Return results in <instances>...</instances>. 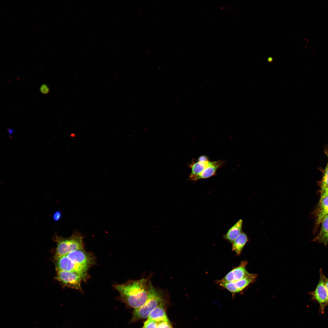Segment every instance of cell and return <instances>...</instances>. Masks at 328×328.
I'll return each instance as SVG.
<instances>
[{"label":"cell","mask_w":328,"mask_h":328,"mask_svg":"<svg viewBox=\"0 0 328 328\" xmlns=\"http://www.w3.org/2000/svg\"><path fill=\"white\" fill-rule=\"evenodd\" d=\"M67 255L75 264L87 271L95 263V257L92 253L84 249L72 251Z\"/></svg>","instance_id":"obj_5"},{"label":"cell","mask_w":328,"mask_h":328,"mask_svg":"<svg viewBox=\"0 0 328 328\" xmlns=\"http://www.w3.org/2000/svg\"><path fill=\"white\" fill-rule=\"evenodd\" d=\"M324 282L328 294V278L326 277L325 276L324 278Z\"/></svg>","instance_id":"obj_24"},{"label":"cell","mask_w":328,"mask_h":328,"mask_svg":"<svg viewBox=\"0 0 328 328\" xmlns=\"http://www.w3.org/2000/svg\"><path fill=\"white\" fill-rule=\"evenodd\" d=\"M323 193H325L326 194L328 195V188L325 190L324 191V192Z\"/></svg>","instance_id":"obj_25"},{"label":"cell","mask_w":328,"mask_h":328,"mask_svg":"<svg viewBox=\"0 0 328 328\" xmlns=\"http://www.w3.org/2000/svg\"><path fill=\"white\" fill-rule=\"evenodd\" d=\"M224 163V161L221 160L215 161H210L208 165L203 171L192 180L196 181L207 179L215 175L217 169L222 167Z\"/></svg>","instance_id":"obj_10"},{"label":"cell","mask_w":328,"mask_h":328,"mask_svg":"<svg viewBox=\"0 0 328 328\" xmlns=\"http://www.w3.org/2000/svg\"><path fill=\"white\" fill-rule=\"evenodd\" d=\"M149 278L137 280H131L115 285L121 300L127 306L136 309L142 306L146 302L149 289Z\"/></svg>","instance_id":"obj_1"},{"label":"cell","mask_w":328,"mask_h":328,"mask_svg":"<svg viewBox=\"0 0 328 328\" xmlns=\"http://www.w3.org/2000/svg\"><path fill=\"white\" fill-rule=\"evenodd\" d=\"M55 259L56 269L77 273L81 275L84 280L87 278L88 271L75 264L67 255L62 256Z\"/></svg>","instance_id":"obj_7"},{"label":"cell","mask_w":328,"mask_h":328,"mask_svg":"<svg viewBox=\"0 0 328 328\" xmlns=\"http://www.w3.org/2000/svg\"><path fill=\"white\" fill-rule=\"evenodd\" d=\"M208 158L206 155H203L200 156L198 159L197 161L201 162H205L209 161Z\"/></svg>","instance_id":"obj_22"},{"label":"cell","mask_w":328,"mask_h":328,"mask_svg":"<svg viewBox=\"0 0 328 328\" xmlns=\"http://www.w3.org/2000/svg\"><path fill=\"white\" fill-rule=\"evenodd\" d=\"M257 277L256 274H251L248 276L235 282L219 284L234 295L242 291L250 284L254 282Z\"/></svg>","instance_id":"obj_8"},{"label":"cell","mask_w":328,"mask_h":328,"mask_svg":"<svg viewBox=\"0 0 328 328\" xmlns=\"http://www.w3.org/2000/svg\"><path fill=\"white\" fill-rule=\"evenodd\" d=\"M247 262L242 261L237 267L234 268L223 278L218 281L219 283L235 282L246 277L250 275L245 267Z\"/></svg>","instance_id":"obj_9"},{"label":"cell","mask_w":328,"mask_h":328,"mask_svg":"<svg viewBox=\"0 0 328 328\" xmlns=\"http://www.w3.org/2000/svg\"><path fill=\"white\" fill-rule=\"evenodd\" d=\"M39 90L42 94L45 95L47 94L50 91V89L48 86L45 84L41 85Z\"/></svg>","instance_id":"obj_20"},{"label":"cell","mask_w":328,"mask_h":328,"mask_svg":"<svg viewBox=\"0 0 328 328\" xmlns=\"http://www.w3.org/2000/svg\"><path fill=\"white\" fill-rule=\"evenodd\" d=\"M321 224L319 231L313 241L326 246L328 243V216L323 220Z\"/></svg>","instance_id":"obj_14"},{"label":"cell","mask_w":328,"mask_h":328,"mask_svg":"<svg viewBox=\"0 0 328 328\" xmlns=\"http://www.w3.org/2000/svg\"><path fill=\"white\" fill-rule=\"evenodd\" d=\"M243 220L240 219L233 225L224 235V238L232 243L242 232Z\"/></svg>","instance_id":"obj_12"},{"label":"cell","mask_w":328,"mask_h":328,"mask_svg":"<svg viewBox=\"0 0 328 328\" xmlns=\"http://www.w3.org/2000/svg\"><path fill=\"white\" fill-rule=\"evenodd\" d=\"M165 292L154 287L151 282L147 300L141 307L134 309L132 320L136 321L148 318L150 313L161 304L166 302Z\"/></svg>","instance_id":"obj_2"},{"label":"cell","mask_w":328,"mask_h":328,"mask_svg":"<svg viewBox=\"0 0 328 328\" xmlns=\"http://www.w3.org/2000/svg\"><path fill=\"white\" fill-rule=\"evenodd\" d=\"M157 328H172L170 322L165 321L157 322Z\"/></svg>","instance_id":"obj_19"},{"label":"cell","mask_w":328,"mask_h":328,"mask_svg":"<svg viewBox=\"0 0 328 328\" xmlns=\"http://www.w3.org/2000/svg\"><path fill=\"white\" fill-rule=\"evenodd\" d=\"M165 303L164 302L161 304L155 309L150 313L148 318L157 322L162 321L170 322L165 309Z\"/></svg>","instance_id":"obj_13"},{"label":"cell","mask_w":328,"mask_h":328,"mask_svg":"<svg viewBox=\"0 0 328 328\" xmlns=\"http://www.w3.org/2000/svg\"><path fill=\"white\" fill-rule=\"evenodd\" d=\"M328 188V163L324 171L321 184V194Z\"/></svg>","instance_id":"obj_17"},{"label":"cell","mask_w":328,"mask_h":328,"mask_svg":"<svg viewBox=\"0 0 328 328\" xmlns=\"http://www.w3.org/2000/svg\"><path fill=\"white\" fill-rule=\"evenodd\" d=\"M56 270V279L63 285L78 290H81V283L84 279L81 275L73 272Z\"/></svg>","instance_id":"obj_4"},{"label":"cell","mask_w":328,"mask_h":328,"mask_svg":"<svg viewBox=\"0 0 328 328\" xmlns=\"http://www.w3.org/2000/svg\"><path fill=\"white\" fill-rule=\"evenodd\" d=\"M61 215L62 214L60 211H57L55 212L53 216L54 220L56 221H59L61 219Z\"/></svg>","instance_id":"obj_21"},{"label":"cell","mask_w":328,"mask_h":328,"mask_svg":"<svg viewBox=\"0 0 328 328\" xmlns=\"http://www.w3.org/2000/svg\"><path fill=\"white\" fill-rule=\"evenodd\" d=\"M328 216V195L321 194L316 213V223L319 225Z\"/></svg>","instance_id":"obj_11"},{"label":"cell","mask_w":328,"mask_h":328,"mask_svg":"<svg viewBox=\"0 0 328 328\" xmlns=\"http://www.w3.org/2000/svg\"><path fill=\"white\" fill-rule=\"evenodd\" d=\"M210 161L201 162L193 160L189 165L191 172L189 175L190 179L192 180L198 176L208 166Z\"/></svg>","instance_id":"obj_15"},{"label":"cell","mask_w":328,"mask_h":328,"mask_svg":"<svg viewBox=\"0 0 328 328\" xmlns=\"http://www.w3.org/2000/svg\"><path fill=\"white\" fill-rule=\"evenodd\" d=\"M319 273L320 277L318 283L315 290L310 292V294L319 304L321 312H323L325 307L328 305V294L325 284V275L322 268L320 269Z\"/></svg>","instance_id":"obj_6"},{"label":"cell","mask_w":328,"mask_h":328,"mask_svg":"<svg viewBox=\"0 0 328 328\" xmlns=\"http://www.w3.org/2000/svg\"><path fill=\"white\" fill-rule=\"evenodd\" d=\"M157 326L156 322L148 318L144 323L143 328H157Z\"/></svg>","instance_id":"obj_18"},{"label":"cell","mask_w":328,"mask_h":328,"mask_svg":"<svg viewBox=\"0 0 328 328\" xmlns=\"http://www.w3.org/2000/svg\"><path fill=\"white\" fill-rule=\"evenodd\" d=\"M7 130L9 134V138H12V134L14 132V130L12 128H7Z\"/></svg>","instance_id":"obj_23"},{"label":"cell","mask_w":328,"mask_h":328,"mask_svg":"<svg viewBox=\"0 0 328 328\" xmlns=\"http://www.w3.org/2000/svg\"><path fill=\"white\" fill-rule=\"evenodd\" d=\"M54 238L56 243L55 259L72 251L84 249L83 237L78 232H75L68 238L56 236Z\"/></svg>","instance_id":"obj_3"},{"label":"cell","mask_w":328,"mask_h":328,"mask_svg":"<svg viewBox=\"0 0 328 328\" xmlns=\"http://www.w3.org/2000/svg\"><path fill=\"white\" fill-rule=\"evenodd\" d=\"M248 238L246 234L242 232L233 242L232 250L237 255H240Z\"/></svg>","instance_id":"obj_16"}]
</instances>
